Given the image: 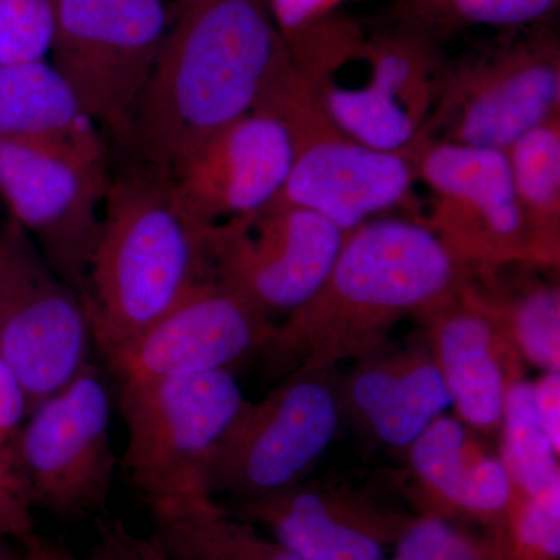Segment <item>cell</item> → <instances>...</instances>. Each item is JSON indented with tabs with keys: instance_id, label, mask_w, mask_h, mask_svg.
Masks as SVG:
<instances>
[{
	"instance_id": "7",
	"label": "cell",
	"mask_w": 560,
	"mask_h": 560,
	"mask_svg": "<svg viewBox=\"0 0 560 560\" xmlns=\"http://www.w3.org/2000/svg\"><path fill=\"white\" fill-rule=\"evenodd\" d=\"M11 459L33 510L81 518L106 510L117 456L110 396L88 364L69 385L36 405L9 441Z\"/></svg>"
},
{
	"instance_id": "36",
	"label": "cell",
	"mask_w": 560,
	"mask_h": 560,
	"mask_svg": "<svg viewBox=\"0 0 560 560\" xmlns=\"http://www.w3.org/2000/svg\"><path fill=\"white\" fill-rule=\"evenodd\" d=\"M0 560H28L27 555H20V552H14L11 550L9 545L5 544L3 537H0Z\"/></svg>"
},
{
	"instance_id": "33",
	"label": "cell",
	"mask_w": 560,
	"mask_h": 560,
	"mask_svg": "<svg viewBox=\"0 0 560 560\" xmlns=\"http://www.w3.org/2000/svg\"><path fill=\"white\" fill-rule=\"evenodd\" d=\"M90 560H138L132 551L131 530L120 521L103 523Z\"/></svg>"
},
{
	"instance_id": "14",
	"label": "cell",
	"mask_w": 560,
	"mask_h": 560,
	"mask_svg": "<svg viewBox=\"0 0 560 560\" xmlns=\"http://www.w3.org/2000/svg\"><path fill=\"white\" fill-rule=\"evenodd\" d=\"M276 324L215 278L106 360L120 385L231 370L265 349Z\"/></svg>"
},
{
	"instance_id": "31",
	"label": "cell",
	"mask_w": 560,
	"mask_h": 560,
	"mask_svg": "<svg viewBox=\"0 0 560 560\" xmlns=\"http://www.w3.org/2000/svg\"><path fill=\"white\" fill-rule=\"evenodd\" d=\"M31 411L27 396L10 364L0 355V442H9Z\"/></svg>"
},
{
	"instance_id": "9",
	"label": "cell",
	"mask_w": 560,
	"mask_h": 560,
	"mask_svg": "<svg viewBox=\"0 0 560 560\" xmlns=\"http://www.w3.org/2000/svg\"><path fill=\"white\" fill-rule=\"evenodd\" d=\"M92 345L79 291L50 267L20 223L7 221L0 231V355L31 410L91 364Z\"/></svg>"
},
{
	"instance_id": "5",
	"label": "cell",
	"mask_w": 560,
	"mask_h": 560,
	"mask_svg": "<svg viewBox=\"0 0 560 560\" xmlns=\"http://www.w3.org/2000/svg\"><path fill=\"white\" fill-rule=\"evenodd\" d=\"M246 401L231 370L121 385V466L151 514L210 499L206 467Z\"/></svg>"
},
{
	"instance_id": "12",
	"label": "cell",
	"mask_w": 560,
	"mask_h": 560,
	"mask_svg": "<svg viewBox=\"0 0 560 560\" xmlns=\"http://www.w3.org/2000/svg\"><path fill=\"white\" fill-rule=\"evenodd\" d=\"M109 180L106 158L0 139V195L10 219L80 296Z\"/></svg>"
},
{
	"instance_id": "30",
	"label": "cell",
	"mask_w": 560,
	"mask_h": 560,
	"mask_svg": "<svg viewBox=\"0 0 560 560\" xmlns=\"http://www.w3.org/2000/svg\"><path fill=\"white\" fill-rule=\"evenodd\" d=\"M35 534L33 506L14 469L9 442H0V537L24 544Z\"/></svg>"
},
{
	"instance_id": "15",
	"label": "cell",
	"mask_w": 560,
	"mask_h": 560,
	"mask_svg": "<svg viewBox=\"0 0 560 560\" xmlns=\"http://www.w3.org/2000/svg\"><path fill=\"white\" fill-rule=\"evenodd\" d=\"M291 165L289 128L259 106L202 143L171 175L186 209L202 226L213 228L270 208Z\"/></svg>"
},
{
	"instance_id": "3",
	"label": "cell",
	"mask_w": 560,
	"mask_h": 560,
	"mask_svg": "<svg viewBox=\"0 0 560 560\" xmlns=\"http://www.w3.org/2000/svg\"><path fill=\"white\" fill-rule=\"evenodd\" d=\"M209 279V228L183 205L171 172L142 162L110 179L81 293L102 355L108 359Z\"/></svg>"
},
{
	"instance_id": "20",
	"label": "cell",
	"mask_w": 560,
	"mask_h": 560,
	"mask_svg": "<svg viewBox=\"0 0 560 560\" xmlns=\"http://www.w3.org/2000/svg\"><path fill=\"white\" fill-rule=\"evenodd\" d=\"M360 61L370 66L368 83L353 88L361 105L377 119L420 135L440 94L448 61L444 46L383 25L366 36Z\"/></svg>"
},
{
	"instance_id": "4",
	"label": "cell",
	"mask_w": 560,
	"mask_h": 560,
	"mask_svg": "<svg viewBox=\"0 0 560 560\" xmlns=\"http://www.w3.org/2000/svg\"><path fill=\"white\" fill-rule=\"evenodd\" d=\"M259 106L278 114L293 143V165L278 201L311 209L346 232L415 206L418 179L408 150L378 151L350 138L293 61Z\"/></svg>"
},
{
	"instance_id": "28",
	"label": "cell",
	"mask_w": 560,
	"mask_h": 560,
	"mask_svg": "<svg viewBox=\"0 0 560 560\" xmlns=\"http://www.w3.org/2000/svg\"><path fill=\"white\" fill-rule=\"evenodd\" d=\"M60 0H0V65L46 60Z\"/></svg>"
},
{
	"instance_id": "13",
	"label": "cell",
	"mask_w": 560,
	"mask_h": 560,
	"mask_svg": "<svg viewBox=\"0 0 560 560\" xmlns=\"http://www.w3.org/2000/svg\"><path fill=\"white\" fill-rule=\"evenodd\" d=\"M348 232L302 206L272 202L256 215L209 228L213 278L268 319L318 293Z\"/></svg>"
},
{
	"instance_id": "2",
	"label": "cell",
	"mask_w": 560,
	"mask_h": 560,
	"mask_svg": "<svg viewBox=\"0 0 560 560\" xmlns=\"http://www.w3.org/2000/svg\"><path fill=\"white\" fill-rule=\"evenodd\" d=\"M470 275L418 219H374L348 232L318 293L276 324L265 352L276 368L329 370L368 357L399 320L455 296Z\"/></svg>"
},
{
	"instance_id": "35",
	"label": "cell",
	"mask_w": 560,
	"mask_h": 560,
	"mask_svg": "<svg viewBox=\"0 0 560 560\" xmlns=\"http://www.w3.org/2000/svg\"><path fill=\"white\" fill-rule=\"evenodd\" d=\"M131 545L132 551H135L138 560H171L158 548V545L151 540V537L143 539V537L136 536L135 533H131Z\"/></svg>"
},
{
	"instance_id": "29",
	"label": "cell",
	"mask_w": 560,
	"mask_h": 560,
	"mask_svg": "<svg viewBox=\"0 0 560 560\" xmlns=\"http://www.w3.org/2000/svg\"><path fill=\"white\" fill-rule=\"evenodd\" d=\"M349 2L355 0H268V5L290 51L334 24Z\"/></svg>"
},
{
	"instance_id": "27",
	"label": "cell",
	"mask_w": 560,
	"mask_h": 560,
	"mask_svg": "<svg viewBox=\"0 0 560 560\" xmlns=\"http://www.w3.org/2000/svg\"><path fill=\"white\" fill-rule=\"evenodd\" d=\"M385 560H510L503 539L482 541L441 515L405 523L394 555Z\"/></svg>"
},
{
	"instance_id": "17",
	"label": "cell",
	"mask_w": 560,
	"mask_h": 560,
	"mask_svg": "<svg viewBox=\"0 0 560 560\" xmlns=\"http://www.w3.org/2000/svg\"><path fill=\"white\" fill-rule=\"evenodd\" d=\"M463 289L420 316L431 324L434 359L452 405L464 422L490 429L501 422L511 382L504 374L499 350L510 341Z\"/></svg>"
},
{
	"instance_id": "21",
	"label": "cell",
	"mask_w": 560,
	"mask_h": 560,
	"mask_svg": "<svg viewBox=\"0 0 560 560\" xmlns=\"http://www.w3.org/2000/svg\"><path fill=\"white\" fill-rule=\"evenodd\" d=\"M412 469L427 488L456 510L506 523L512 495L503 460L486 455L459 420L441 418L412 442Z\"/></svg>"
},
{
	"instance_id": "34",
	"label": "cell",
	"mask_w": 560,
	"mask_h": 560,
	"mask_svg": "<svg viewBox=\"0 0 560 560\" xmlns=\"http://www.w3.org/2000/svg\"><path fill=\"white\" fill-rule=\"evenodd\" d=\"M22 545H24L28 560H77L69 548H66L60 541L43 539L38 534Z\"/></svg>"
},
{
	"instance_id": "26",
	"label": "cell",
	"mask_w": 560,
	"mask_h": 560,
	"mask_svg": "<svg viewBox=\"0 0 560 560\" xmlns=\"http://www.w3.org/2000/svg\"><path fill=\"white\" fill-rule=\"evenodd\" d=\"M504 545L510 560H559L560 480L536 495L512 492Z\"/></svg>"
},
{
	"instance_id": "11",
	"label": "cell",
	"mask_w": 560,
	"mask_h": 560,
	"mask_svg": "<svg viewBox=\"0 0 560 560\" xmlns=\"http://www.w3.org/2000/svg\"><path fill=\"white\" fill-rule=\"evenodd\" d=\"M175 0H60L51 58L97 125L128 131Z\"/></svg>"
},
{
	"instance_id": "24",
	"label": "cell",
	"mask_w": 560,
	"mask_h": 560,
	"mask_svg": "<svg viewBox=\"0 0 560 560\" xmlns=\"http://www.w3.org/2000/svg\"><path fill=\"white\" fill-rule=\"evenodd\" d=\"M464 294L492 319L506 340L544 372H560V291L533 283L521 293L492 298L469 282Z\"/></svg>"
},
{
	"instance_id": "23",
	"label": "cell",
	"mask_w": 560,
	"mask_h": 560,
	"mask_svg": "<svg viewBox=\"0 0 560 560\" xmlns=\"http://www.w3.org/2000/svg\"><path fill=\"white\" fill-rule=\"evenodd\" d=\"M560 0H396L383 25L418 33L445 46L474 28L503 33L551 21Z\"/></svg>"
},
{
	"instance_id": "16",
	"label": "cell",
	"mask_w": 560,
	"mask_h": 560,
	"mask_svg": "<svg viewBox=\"0 0 560 560\" xmlns=\"http://www.w3.org/2000/svg\"><path fill=\"white\" fill-rule=\"evenodd\" d=\"M226 508L235 517L260 525L304 560H385V544L405 525L385 522L374 511L302 486Z\"/></svg>"
},
{
	"instance_id": "32",
	"label": "cell",
	"mask_w": 560,
	"mask_h": 560,
	"mask_svg": "<svg viewBox=\"0 0 560 560\" xmlns=\"http://www.w3.org/2000/svg\"><path fill=\"white\" fill-rule=\"evenodd\" d=\"M534 400L541 425L560 452V372H545L544 377L534 383Z\"/></svg>"
},
{
	"instance_id": "25",
	"label": "cell",
	"mask_w": 560,
	"mask_h": 560,
	"mask_svg": "<svg viewBox=\"0 0 560 560\" xmlns=\"http://www.w3.org/2000/svg\"><path fill=\"white\" fill-rule=\"evenodd\" d=\"M503 460L512 492L536 495L560 480L559 451L541 425L534 383L512 378L504 397Z\"/></svg>"
},
{
	"instance_id": "10",
	"label": "cell",
	"mask_w": 560,
	"mask_h": 560,
	"mask_svg": "<svg viewBox=\"0 0 560 560\" xmlns=\"http://www.w3.org/2000/svg\"><path fill=\"white\" fill-rule=\"evenodd\" d=\"M326 370L298 368L245 407L205 470L210 499H257L298 485L334 441L340 407Z\"/></svg>"
},
{
	"instance_id": "1",
	"label": "cell",
	"mask_w": 560,
	"mask_h": 560,
	"mask_svg": "<svg viewBox=\"0 0 560 560\" xmlns=\"http://www.w3.org/2000/svg\"><path fill=\"white\" fill-rule=\"evenodd\" d=\"M291 57L268 0H175L128 131L142 162L173 172L257 108Z\"/></svg>"
},
{
	"instance_id": "18",
	"label": "cell",
	"mask_w": 560,
	"mask_h": 560,
	"mask_svg": "<svg viewBox=\"0 0 560 560\" xmlns=\"http://www.w3.org/2000/svg\"><path fill=\"white\" fill-rule=\"evenodd\" d=\"M0 139L106 158L97 121L46 60L0 65Z\"/></svg>"
},
{
	"instance_id": "19",
	"label": "cell",
	"mask_w": 560,
	"mask_h": 560,
	"mask_svg": "<svg viewBox=\"0 0 560 560\" xmlns=\"http://www.w3.org/2000/svg\"><path fill=\"white\" fill-rule=\"evenodd\" d=\"M349 399L372 434L397 448H410L452 407L436 359L420 350L361 364Z\"/></svg>"
},
{
	"instance_id": "22",
	"label": "cell",
	"mask_w": 560,
	"mask_h": 560,
	"mask_svg": "<svg viewBox=\"0 0 560 560\" xmlns=\"http://www.w3.org/2000/svg\"><path fill=\"white\" fill-rule=\"evenodd\" d=\"M533 241L534 264H559L560 114L525 132L504 151Z\"/></svg>"
},
{
	"instance_id": "6",
	"label": "cell",
	"mask_w": 560,
	"mask_h": 560,
	"mask_svg": "<svg viewBox=\"0 0 560 560\" xmlns=\"http://www.w3.org/2000/svg\"><path fill=\"white\" fill-rule=\"evenodd\" d=\"M560 114V39L550 22L448 58L419 136L506 151Z\"/></svg>"
},
{
	"instance_id": "8",
	"label": "cell",
	"mask_w": 560,
	"mask_h": 560,
	"mask_svg": "<svg viewBox=\"0 0 560 560\" xmlns=\"http://www.w3.org/2000/svg\"><path fill=\"white\" fill-rule=\"evenodd\" d=\"M408 153L416 179L431 195L429 215L420 220L470 276L488 278L508 265L534 264L504 151L418 136Z\"/></svg>"
}]
</instances>
